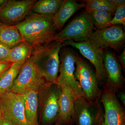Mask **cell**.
<instances>
[{"label": "cell", "instance_id": "d6a6232c", "mask_svg": "<svg viewBox=\"0 0 125 125\" xmlns=\"http://www.w3.org/2000/svg\"><path fill=\"white\" fill-rule=\"evenodd\" d=\"M103 121L102 122H101V123H98V124L97 125H101V124H102V122H103Z\"/></svg>", "mask_w": 125, "mask_h": 125}, {"label": "cell", "instance_id": "3957f363", "mask_svg": "<svg viewBox=\"0 0 125 125\" xmlns=\"http://www.w3.org/2000/svg\"><path fill=\"white\" fill-rule=\"evenodd\" d=\"M94 29L90 13L85 10L54 36L53 40L63 43L80 42L88 39Z\"/></svg>", "mask_w": 125, "mask_h": 125}, {"label": "cell", "instance_id": "e0dca14e", "mask_svg": "<svg viewBox=\"0 0 125 125\" xmlns=\"http://www.w3.org/2000/svg\"><path fill=\"white\" fill-rule=\"evenodd\" d=\"M59 86L60 87L61 92L58 99V116L60 121H67L73 118L75 99L67 87L63 85Z\"/></svg>", "mask_w": 125, "mask_h": 125}, {"label": "cell", "instance_id": "8fae6325", "mask_svg": "<svg viewBox=\"0 0 125 125\" xmlns=\"http://www.w3.org/2000/svg\"><path fill=\"white\" fill-rule=\"evenodd\" d=\"M36 0H8L0 9V22L2 24L15 26L31 13Z\"/></svg>", "mask_w": 125, "mask_h": 125}, {"label": "cell", "instance_id": "f1b7e54d", "mask_svg": "<svg viewBox=\"0 0 125 125\" xmlns=\"http://www.w3.org/2000/svg\"><path fill=\"white\" fill-rule=\"evenodd\" d=\"M118 95V97L120 99L121 101L124 106H125V94L123 92L118 91L116 93Z\"/></svg>", "mask_w": 125, "mask_h": 125}, {"label": "cell", "instance_id": "7a4b0ae2", "mask_svg": "<svg viewBox=\"0 0 125 125\" xmlns=\"http://www.w3.org/2000/svg\"><path fill=\"white\" fill-rule=\"evenodd\" d=\"M63 46L62 43L53 41L34 50L31 57L40 69L46 83L56 84L60 66L59 52Z\"/></svg>", "mask_w": 125, "mask_h": 125}, {"label": "cell", "instance_id": "9a60e30c", "mask_svg": "<svg viewBox=\"0 0 125 125\" xmlns=\"http://www.w3.org/2000/svg\"><path fill=\"white\" fill-rule=\"evenodd\" d=\"M42 85H36L23 94L25 115L30 125H38V94L39 89Z\"/></svg>", "mask_w": 125, "mask_h": 125}, {"label": "cell", "instance_id": "30bf717a", "mask_svg": "<svg viewBox=\"0 0 125 125\" xmlns=\"http://www.w3.org/2000/svg\"><path fill=\"white\" fill-rule=\"evenodd\" d=\"M76 125H96L103 120L99 101L91 102L84 97L75 100L73 116Z\"/></svg>", "mask_w": 125, "mask_h": 125}, {"label": "cell", "instance_id": "2e32d148", "mask_svg": "<svg viewBox=\"0 0 125 125\" xmlns=\"http://www.w3.org/2000/svg\"><path fill=\"white\" fill-rule=\"evenodd\" d=\"M83 3H78L75 1L65 0L57 12L53 15L54 26L56 31H59L75 12L84 8Z\"/></svg>", "mask_w": 125, "mask_h": 125}, {"label": "cell", "instance_id": "5bb4252c", "mask_svg": "<svg viewBox=\"0 0 125 125\" xmlns=\"http://www.w3.org/2000/svg\"><path fill=\"white\" fill-rule=\"evenodd\" d=\"M104 64L106 75L105 83L116 93L123 87L125 80L121 65L112 52H104Z\"/></svg>", "mask_w": 125, "mask_h": 125}, {"label": "cell", "instance_id": "7c38bea8", "mask_svg": "<svg viewBox=\"0 0 125 125\" xmlns=\"http://www.w3.org/2000/svg\"><path fill=\"white\" fill-rule=\"evenodd\" d=\"M42 123L46 125L51 123L58 115V99L61 92L60 86L56 84L45 82L41 85Z\"/></svg>", "mask_w": 125, "mask_h": 125}, {"label": "cell", "instance_id": "83f0119b", "mask_svg": "<svg viewBox=\"0 0 125 125\" xmlns=\"http://www.w3.org/2000/svg\"><path fill=\"white\" fill-rule=\"evenodd\" d=\"M108 1L116 7L125 5V0H108Z\"/></svg>", "mask_w": 125, "mask_h": 125}, {"label": "cell", "instance_id": "9c48e42d", "mask_svg": "<svg viewBox=\"0 0 125 125\" xmlns=\"http://www.w3.org/2000/svg\"><path fill=\"white\" fill-rule=\"evenodd\" d=\"M4 118L14 125H30L25 115L23 94L10 92L0 97Z\"/></svg>", "mask_w": 125, "mask_h": 125}, {"label": "cell", "instance_id": "1f68e13d", "mask_svg": "<svg viewBox=\"0 0 125 125\" xmlns=\"http://www.w3.org/2000/svg\"><path fill=\"white\" fill-rule=\"evenodd\" d=\"M4 118L3 116V113H2V110H1V108L0 106V123L2 120V119Z\"/></svg>", "mask_w": 125, "mask_h": 125}, {"label": "cell", "instance_id": "ac0fdd59", "mask_svg": "<svg viewBox=\"0 0 125 125\" xmlns=\"http://www.w3.org/2000/svg\"><path fill=\"white\" fill-rule=\"evenodd\" d=\"M23 41L20 33L15 26L4 24L0 25V43L11 49Z\"/></svg>", "mask_w": 125, "mask_h": 125}, {"label": "cell", "instance_id": "4fadbf2b", "mask_svg": "<svg viewBox=\"0 0 125 125\" xmlns=\"http://www.w3.org/2000/svg\"><path fill=\"white\" fill-rule=\"evenodd\" d=\"M88 39L98 46L104 49L110 48L117 51L122 48L125 42V33L123 28L117 25L96 30Z\"/></svg>", "mask_w": 125, "mask_h": 125}, {"label": "cell", "instance_id": "d6986e66", "mask_svg": "<svg viewBox=\"0 0 125 125\" xmlns=\"http://www.w3.org/2000/svg\"><path fill=\"white\" fill-rule=\"evenodd\" d=\"M23 64L14 63L0 79V97L10 92Z\"/></svg>", "mask_w": 125, "mask_h": 125}, {"label": "cell", "instance_id": "603a6c76", "mask_svg": "<svg viewBox=\"0 0 125 125\" xmlns=\"http://www.w3.org/2000/svg\"><path fill=\"white\" fill-rule=\"evenodd\" d=\"M90 13L94 27L97 30L102 29L109 27L113 15L112 13L103 11H94Z\"/></svg>", "mask_w": 125, "mask_h": 125}, {"label": "cell", "instance_id": "52a82bcc", "mask_svg": "<svg viewBox=\"0 0 125 125\" xmlns=\"http://www.w3.org/2000/svg\"><path fill=\"white\" fill-rule=\"evenodd\" d=\"M103 84L100 100L103 105L105 113L101 125H125V111L115 92L106 83Z\"/></svg>", "mask_w": 125, "mask_h": 125}, {"label": "cell", "instance_id": "836d02e7", "mask_svg": "<svg viewBox=\"0 0 125 125\" xmlns=\"http://www.w3.org/2000/svg\"><path fill=\"white\" fill-rule=\"evenodd\" d=\"M2 24H2V23H1V22H0V25H2Z\"/></svg>", "mask_w": 125, "mask_h": 125}, {"label": "cell", "instance_id": "277c9868", "mask_svg": "<svg viewBox=\"0 0 125 125\" xmlns=\"http://www.w3.org/2000/svg\"><path fill=\"white\" fill-rule=\"evenodd\" d=\"M75 78L78 81L83 97L91 102L100 99L101 92L98 80L92 67L83 59L75 55Z\"/></svg>", "mask_w": 125, "mask_h": 125}, {"label": "cell", "instance_id": "6da1fadb", "mask_svg": "<svg viewBox=\"0 0 125 125\" xmlns=\"http://www.w3.org/2000/svg\"><path fill=\"white\" fill-rule=\"evenodd\" d=\"M15 26L23 41L31 44L34 49L44 46L54 41V36L57 33L53 15L31 13Z\"/></svg>", "mask_w": 125, "mask_h": 125}, {"label": "cell", "instance_id": "44dd1931", "mask_svg": "<svg viewBox=\"0 0 125 125\" xmlns=\"http://www.w3.org/2000/svg\"><path fill=\"white\" fill-rule=\"evenodd\" d=\"M63 0H40L36 1L32 7V13L53 15L57 12L64 2Z\"/></svg>", "mask_w": 125, "mask_h": 125}, {"label": "cell", "instance_id": "cb8c5ba5", "mask_svg": "<svg viewBox=\"0 0 125 125\" xmlns=\"http://www.w3.org/2000/svg\"><path fill=\"white\" fill-rule=\"evenodd\" d=\"M125 25V5L117 7L115 15L109 25V27L117 24Z\"/></svg>", "mask_w": 125, "mask_h": 125}, {"label": "cell", "instance_id": "5b68a950", "mask_svg": "<svg viewBox=\"0 0 125 125\" xmlns=\"http://www.w3.org/2000/svg\"><path fill=\"white\" fill-rule=\"evenodd\" d=\"M75 55L70 50L65 48L61 55L60 74L56 84L67 87L75 99L83 97L81 88L75 78Z\"/></svg>", "mask_w": 125, "mask_h": 125}, {"label": "cell", "instance_id": "ba28073f", "mask_svg": "<svg viewBox=\"0 0 125 125\" xmlns=\"http://www.w3.org/2000/svg\"><path fill=\"white\" fill-rule=\"evenodd\" d=\"M62 44L63 46L69 45L79 50L81 54L94 66L98 81L102 84L106 83V75L104 64L103 48L97 46L88 39L80 42L67 41Z\"/></svg>", "mask_w": 125, "mask_h": 125}, {"label": "cell", "instance_id": "4316f807", "mask_svg": "<svg viewBox=\"0 0 125 125\" xmlns=\"http://www.w3.org/2000/svg\"><path fill=\"white\" fill-rule=\"evenodd\" d=\"M118 61L121 65L123 69L125 68V49L124 48L123 51L118 57Z\"/></svg>", "mask_w": 125, "mask_h": 125}, {"label": "cell", "instance_id": "d4e9b609", "mask_svg": "<svg viewBox=\"0 0 125 125\" xmlns=\"http://www.w3.org/2000/svg\"><path fill=\"white\" fill-rule=\"evenodd\" d=\"M10 49L0 43V62L8 61Z\"/></svg>", "mask_w": 125, "mask_h": 125}, {"label": "cell", "instance_id": "484cf974", "mask_svg": "<svg viewBox=\"0 0 125 125\" xmlns=\"http://www.w3.org/2000/svg\"><path fill=\"white\" fill-rule=\"evenodd\" d=\"M14 63L9 61L0 62V79Z\"/></svg>", "mask_w": 125, "mask_h": 125}, {"label": "cell", "instance_id": "f546056e", "mask_svg": "<svg viewBox=\"0 0 125 125\" xmlns=\"http://www.w3.org/2000/svg\"><path fill=\"white\" fill-rule=\"evenodd\" d=\"M0 125H14L10 121L4 118L0 123Z\"/></svg>", "mask_w": 125, "mask_h": 125}, {"label": "cell", "instance_id": "7402d4cb", "mask_svg": "<svg viewBox=\"0 0 125 125\" xmlns=\"http://www.w3.org/2000/svg\"><path fill=\"white\" fill-rule=\"evenodd\" d=\"M85 10L89 13L94 11H103L114 13L116 7L108 0H87L84 1Z\"/></svg>", "mask_w": 125, "mask_h": 125}, {"label": "cell", "instance_id": "ffe728a7", "mask_svg": "<svg viewBox=\"0 0 125 125\" xmlns=\"http://www.w3.org/2000/svg\"><path fill=\"white\" fill-rule=\"evenodd\" d=\"M34 48L27 42L23 41L10 49L8 61L13 63H24L32 54Z\"/></svg>", "mask_w": 125, "mask_h": 125}, {"label": "cell", "instance_id": "8992f818", "mask_svg": "<svg viewBox=\"0 0 125 125\" xmlns=\"http://www.w3.org/2000/svg\"><path fill=\"white\" fill-rule=\"evenodd\" d=\"M45 82L40 69L31 56L23 64L10 91L24 94L33 87Z\"/></svg>", "mask_w": 125, "mask_h": 125}, {"label": "cell", "instance_id": "4dcf8cb0", "mask_svg": "<svg viewBox=\"0 0 125 125\" xmlns=\"http://www.w3.org/2000/svg\"><path fill=\"white\" fill-rule=\"evenodd\" d=\"M7 1V0H0V9L6 4Z\"/></svg>", "mask_w": 125, "mask_h": 125}]
</instances>
